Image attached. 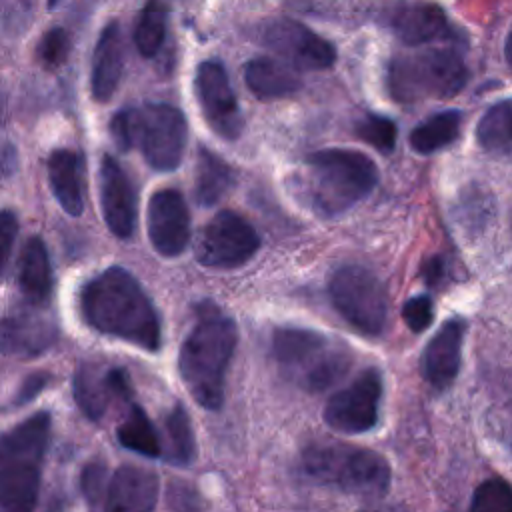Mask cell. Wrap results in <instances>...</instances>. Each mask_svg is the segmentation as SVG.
<instances>
[{
  "label": "cell",
  "mask_w": 512,
  "mask_h": 512,
  "mask_svg": "<svg viewBox=\"0 0 512 512\" xmlns=\"http://www.w3.org/2000/svg\"><path fill=\"white\" fill-rule=\"evenodd\" d=\"M80 312L90 328L106 336L146 352L162 346L160 316L140 282L122 266H110L82 286Z\"/></svg>",
  "instance_id": "cell-1"
},
{
  "label": "cell",
  "mask_w": 512,
  "mask_h": 512,
  "mask_svg": "<svg viewBox=\"0 0 512 512\" xmlns=\"http://www.w3.org/2000/svg\"><path fill=\"white\" fill-rule=\"evenodd\" d=\"M378 182L370 156L348 148H324L302 164L300 190L304 202L320 218H336L362 202Z\"/></svg>",
  "instance_id": "cell-2"
},
{
  "label": "cell",
  "mask_w": 512,
  "mask_h": 512,
  "mask_svg": "<svg viewBox=\"0 0 512 512\" xmlns=\"http://www.w3.org/2000/svg\"><path fill=\"white\" fill-rule=\"evenodd\" d=\"M238 344L232 318L206 306L184 338L178 354V372L188 394L206 410H218L230 360Z\"/></svg>",
  "instance_id": "cell-3"
},
{
  "label": "cell",
  "mask_w": 512,
  "mask_h": 512,
  "mask_svg": "<svg viewBox=\"0 0 512 512\" xmlns=\"http://www.w3.org/2000/svg\"><path fill=\"white\" fill-rule=\"evenodd\" d=\"M110 136L120 150L138 148L154 170L172 172L184 158L188 124L180 108L148 102L116 112L110 120Z\"/></svg>",
  "instance_id": "cell-4"
},
{
  "label": "cell",
  "mask_w": 512,
  "mask_h": 512,
  "mask_svg": "<svg viewBox=\"0 0 512 512\" xmlns=\"http://www.w3.org/2000/svg\"><path fill=\"white\" fill-rule=\"evenodd\" d=\"M272 356L282 376L306 392H322L336 384L352 364L350 350L316 330L276 328Z\"/></svg>",
  "instance_id": "cell-5"
},
{
  "label": "cell",
  "mask_w": 512,
  "mask_h": 512,
  "mask_svg": "<svg viewBox=\"0 0 512 512\" xmlns=\"http://www.w3.org/2000/svg\"><path fill=\"white\" fill-rule=\"evenodd\" d=\"M50 428V414L36 412L0 434V508H34L40 490V464L48 448Z\"/></svg>",
  "instance_id": "cell-6"
},
{
  "label": "cell",
  "mask_w": 512,
  "mask_h": 512,
  "mask_svg": "<svg viewBox=\"0 0 512 512\" xmlns=\"http://www.w3.org/2000/svg\"><path fill=\"white\" fill-rule=\"evenodd\" d=\"M302 470L318 484L360 498H382L390 488V464L374 450L346 444H312L302 452Z\"/></svg>",
  "instance_id": "cell-7"
},
{
  "label": "cell",
  "mask_w": 512,
  "mask_h": 512,
  "mask_svg": "<svg viewBox=\"0 0 512 512\" xmlns=\"http://www.w3.org/2000/svg\"><path fill=\"white\" fill-rule=\"evenodd\" d=\"M468 80V68L454 48H424L396 54L386 72V88L396 102L452 98Z\"/></svg>",
  "instance_id": "cell-8"
},
{
  "label": "cell",
  "mask_w": 512,
  "mask_h": 512,
  "mask_svg": "<svg viewBox=\"0 0 512 512\" xmlns=\"http://www.w3.org/2000/svg\"><path fill=\"white\" fill-rule=\"evenodd\" d=\"M328 294L338 314L364 336H380L388 302L382 282L366 268L348 264L338 268L328 282Z\"/></svg>",
  "instance_id": "cell-9"
},
{
  "label": "cell",
  "mask_w": 512,
  "mask_h": 512,
  "mask_svg": "<svg viewBox=\"0 0 512 512\" xmlns=\"http://www.w3.org/2000/svg\"><path fill=\"white\" fill-rule=\"evenodd\" d=\"M260 248L254 226L232 210H220L196 242V260L206 268L232 270L246 264Z\"/></svg>",
  "instance_id": "cell-10"
},
{
  "label": "cell",
  "mask_w": 512,
  "mask_h": 512,
  "mask_svg": "<svg viewBox=\"0 0 512 512\" xmlns=\"http://www.w3.org/2000/svg\"><path fill=\"white\" fill-rule=\"evenodd\" d=\"M382 398V374L376 368L362 370L352 384L330 396L324 406V422L342 434H362L376 426Z\"/></svg>",
  "instance_id": "cell-11"
},
{
  "label": "cell",
  "mask_w": 512,
  "mask_h": 512,
  "mask_svg": "<svg viewBox=\"0 0 512 512\" xmlns=\"http://www.w3.org/2000/svg\"><path fill=\"white\" fill-rule=\"evenodd\" d=\"M194 90L208 126L224 140H236L242 132V112L230 84L228 72L216 60H206L196 68Z\"/></svg>",
  "instance_id": "cell-12"
},
{
  "label": "cell",
  "mask_w": 512,
  "mask_h": 512,
  "mask_svg": "<svg viewBox=\"0 0 512 512\" xmlns=\"http://www.w3.org/2000/svg\"><path fill=\"white\" fill-rule=\"evenodd\" d=\"M264 44L296 70H324L336 60L334 46L308 26L278 18L264 28Z\"/></svg>",
  "instance_id": "cell-13"
},
{
  "label": "cell",
  "mask_w": 512,
  "mask_h": 512,
  "mask_svg": "<svg viewBox=\"0 0 512 512\" xmlns=\"http://www.w3.org/2000/svg\"><path fill=\"white\" fill-rule=\"evenodd\" d=\"M384 26L406 46H424L452 38V26L438 2L392 0L382 10Z\"/></svg>",
  "instance_id": "cell-14"
},
{
  "label": "cell",
  "mask_w": 512,
  "mask_h": 512,
  "mask_svg": "<svg viewBox=\"0 0 512 512\" xmlns=\"http://www.w3.org/2000/svg\"><path fill=\"white\" fill-rule=\"evenodd\" d=\"M146 228L150 244L160 256H180L190 242V210L182 192L156 190L148 200Z\"/></svg>",
  "instance_id": "cell-15"
},
{
  "label": "cell",
  "mask_w": 512,
  "mask_h": 512,
  "mask_svg": "<svg viewBox=\"0 0 512 512\" xmlns=\"http://www.w3.org/2000/svg\"><path fill=\"white\" fill-rule=\"evenodd\" d=\"M100 206L108 230L120 240L132 238L138 214L136 190L126 170L110 154H104L100 162Z\"/></svg>",
  "instance_id": "cell-16"
},
{
  "label": "cell",
  "mask_w": 512,
  "mask_h": 512,
  "mask_svg": "<svg viewBox=\"0 0 512 512\" xmlns=\"http://www.w3.org/2000/svg\"><path fill=\"white\" fill-rule=\"evenodd\" d=\"M72 390L78 408L90 420H100L106 414L110 402H128L132 398L130 378L124 368L100 370L94 364H82L74 374Z\"/></svg>",
  "instance_id": "cell-17"
},
{
  "label": "cell",
  "mask_w": 512,
  "mask_h": 512,
  "mask_svg": "<svg viewBox=\"0 0 512 512\" xmlns=\"http://www.w3.org/2000/svg\"><path fill=\"white\" fill-rule=\"evenodd\" d=\"M58 338L56 322L40 312H16L0 318V354L30 358L48 350Z\"/></svg>",
  "instance_id": "cell-18"
},
{
  "label": "cell",
  "mask_w": 512,
  "mask_h": 512,
  "mask_svg": "<svg viewBox=\"0 0 512 512\" xmlns=\"http://www.w3.org/2000/svg\"><path fill=\"white\" fill-rule=\"evenodd\" d=\"M466 334V322L462 318H452L440 326V330L430 338L422 354V372L430 386L436 390H446L462 364V342Z\"/></svg>",
  "instance_id": "cell-19"
},
{
  "label": "cell",
  "mask_w": 512,
  "mask_h": 512,
  "mask_svg": "<svg viewBox=\"0 0 512 512\" xmlns=\"http://www.w3.org/2000/svg\"><path fill=\"white\" fill-rule=\"evenodd\" d=\"M158 500V476L142 466H120L108 478L104 510L148 512Z\"/></svg>",
  "instance_id": "cell-20"
},
{
  "label": "cell",
  "mask_w": 512,
  "mask_h": 512,
  "mask_svg": "<svg viewBox=\"0 0 512 512\" xmlns=\"http://www.w3.org/2000/svg\"><path fill=\"white\" fill-rule=\"evenodd\" d=\"M124 70V42L118 22H108L100 32L92 58L90 88L98 102H108L116 92Z\"/></svg>",
  "instance_id": "cell-21"
},
{
  "label": "cell",
  "mask_w": 512,
  "mask_h": 512,
  "mask_svg": "<svg viewBox=\"0 0 512 512\" xmlns=\"http://www.w3.org/2000/svg\"><path fill=\"white\" fill-rule=\"evenodd\" d=\"M48 180L62 210L70 216H80L84 210L80 156L68 148L54 150L48 158Z\"/></svg>",
  "instance_id": "cell-22"
},
{
  "label": "cell",
  "mask_w": 512,
  "mask_h": 512,
  "mask_svg": "<svg viewBox=\"0 0 512 512\" xmlns=\"http://www.w3.org/2000/svg\"><path fill=\"white\" fill-rule=\"evenodd\" d=\"M246 86L264 100L284 98L300 90L302 82L296 68L276 58H254L244 68Z\"/></svg>",
  "instance_id": "cell-23"
},
{
  "label": "cell",
  "mask_w": 512,
  "mask_h": 512,
  "mask_svg": "<svg viewBox=\"0 0 512 512\" xmlns=\"http://www.w3.org/2000/svg\"><path fill=\"white\" fill-rule=\"evenodd\" d=\"M18 286L32 302H44L52 294V264L42 238L32 236L22 248L18 262Z\"/></svg>",
  "instance_id": "cell-24"
},
{
  "label": "cell",
  "mask_w": 512,
  "mask_h": 512,
  "mask_svg": "<svg viewBox=\"0 0 512 512\" xmlns=\"http://www.w3.org/2000/svg\"><path fill=\"white\" fill-rule=\"evenodd\" d=\"M232 186L230 166L212 150L198 148L196 176H194V198L200 206L218 204Z\"/></svg>",
  "instance_id": "cell-25"
},
{
  "label": "cell",
  "mask_w": 512,
  "mask_h": 512,
  "mask_svg": "<svg viewBox=\"0 0 512 512\" xmlns=\"http://www.w3.org/2000/svg\"><path fill=\"white\" fill-rule=\"evenodd\" d=\"M462 120L460 110H442L428 116L410 132V148L426 156L454 144L460 136Z\"/></svg>",
  "instance_id": "cell-26"
},
{
  "label": "cell",
  "mask_w": 512,
  "mask_h": 512,
  "mask_svg": "<svg viewBox=\"0 0 512 512\" xmlns=\"http://www.w3.org/2000/svg\"><path fill=\"white\" fill-rule=\"evenodd\" d=\"M166 448L162 456L170 466H190L196 460V440L190 424V416L184 406L176 404L164 422Z\"/></svg>",
  "instance_id": "cell-27"
},
{
  "label": "cell",
  "mask_w": 512,
  "mask_h": 512,
  "mask_svg": "<svg viewBox=\"0 0 512 512\" xmlns=\"http://www.w3.org/2000/svg\"><path fill=\"white\" fill-rule=\"evenodd\" d=\"M116 436L124 448L132 450L136 454H142L146 458L162 456V440H160L154 424L150 422L148 414L138 404L130 406V412L124 418V422L118 426Z\"/></svg>",
  "instance_id": "cell-28"
},
{
  "label": "cell",
  "mask_w": 512,
  "mask_h": 512,
  "mask_svg": "<svg viewBox=\"0 0 512 512\" xmlns=\"http://www.w3.org/2000/svg\"><path fill=\"white\" fill-rule=\"evenodd\" d=\"M510 124H512V104L510 100H500L490 106L476 126L478 146L492 154L510 152Z\"/></svg>",
  "instance_id": "cell-29"
},
{
  "label": "cell",
  "mask_w": 512,
  "mask_h": 512,
  "mask_svg": "<svg viewBox=\"0 0 512 512\" xmlns=\"http://www.w3.org/2000/svg\"><path fill=\"white\" fill-rule=\"evenodd\" d=\"M168 24V10L162 0H148L134 28V44L144 58L156 56L162 48Z\"/></svg>",
  "instance_id": "cell-30"
},
{
  "label": "cell",
  "mask_w": 512,
  "mask_h": 512,
  "mask_svg": "<svg viewBox=\"0 0 512 512\" xmlns=\"http://www.w3.org/2000/svg\"><path fill=\"white\" fill-rule=\"evenodd\" d=\"M354 132L362 142L374 146L382 154L392 152L396 146V136H398L396 124L386 116L366 114L356 122Z\"/></svg>",
  "instance_id": "cell-31"
},
{
  "label": "cell",
  "mask_w": 512,
  "mask_h": 512,
  "mask_svg": "<svg viewBox=\"0 0 512 512\" xmlns=\"http://www.w3.org/2000/svg\"><path fill=\"white\" fill-rule=\"evenodd\" d=\"M512 508V488L502 478H488L482 482L472 496V512H510Z\"/></svg>",
  "instance_id": "cell-32"
},
{
  "label": "cell",
  "mask_w": 512,
  "mask_h": 512,
  "mask_svg": "<svg viewBox=\"0 0 512 512\" xmlns=\"http://www.w3.org/2000/svg\"><path fill=\"white\" fill-rule=\"evenodd\" d=\"M108 470L102 462H90L84 466L80 474V490L90 506H104L106 498V488H108Z\"/></svg>",
  "instance_id": "cell-33"
},
{
  "label": "cell",
  "mask_w": 512,
  "mask_h": 512,
  "mask_svg": "<svg viewBox=\"0 0 512 512\" xmlns=\"http://www.w3.org/2000/svg\"><path fill=\"white\" fill-rule=\"evenodd\" d=\"M70 54V36L64 28H50L40 44H38V58L44 66L56 68L66 62Z\"/></svg>",
  "instance_id": "cell-34"
},
{
  "label": "cell",
  "mask_w": 512,
  "mask_h": 512,
  "mask_svg": "<svg viewBox=\"0 0 512 512\" xmlns=\"http://www.w3.org/2000/svg\"><path fill=\"white\" fill-rule=\"evenodd\" d=\"M402 318L412 332H424L434 320V302L428 294H418L402 306Z\"/></svg>",
  "instance_id": "cell-35"
},
{
  "label": "cell",
  "mask_w": 512,
  "mask_h": 512,
  "mask_svg": "<svg viewBox=\"0 0 512 512\" xmlns=\"http://www.w3.org/2000/svg\"><path fill=\"white\" fill-rule=\"evenodd\" d=\"M18 234V218L10 210H0V276L12 254V246Z\"/></svg>",
  "instance_id": "cell-36"
},
{
  "label": "cell",
  "mask_w": 512,
  "mask_h": 512,
  "mask_svg": "<svg viewBox=\"0 0 512 512\" xmlns=\"http://www.w3.org/2000/svg\"><path fill=\"white\" fill-rule=\"evenodd\" d=\"M50 376L46 372H36V374H30L24 378V382L20 384L16 396H14V404L16 406H22V404H28L32 402L48 384Z\"/></svg>",
  "instance_id": "cell-37"
},
{
  "label": "cell",
  "mask_w": 512,
  "mask_h": 512,
  "mask_svg": "<svg viewBox=\"0 0 512 512\" xmlns=\"http://www.w3.org/2000/svg\"><path fill=\"white\" fill-rule=\"evenodd\" d=\"M18 168V150L12 142L0 140V180L10 178Z\"/></svg>",
  "instance_id": "cell-38"
},
{
  "label": "cell",
  "mask_w": 512,
  "mask_h": 512,
  "mask_svg": "<svg viewBox=\"0 0 512 512\" xmlns=\"http://www.w3.org/2000/svg\"><path fill=\"white\" fill-rule=\"evenodd\" d=\"M4 116H6V104H4V96L0 94V124H2Z\"/></svg>",
  "instance_id": "cell-39"
},
{
  "label": "cell",
  "mask_w": 512,
  "mask_h": 512,
  "mask_svg": "<svg viewBox=\"0 0 512 512\" xmlns=\"http://www.w3.org/2000/svg\"><path fill=\"white\" fill-rule=\"evenodd\" d=\"M62 2H64V0H48V6H50V8H56V6L62 4Z\"/></svg>",
  "instance_id": "cell-40"
}]
</instances>
